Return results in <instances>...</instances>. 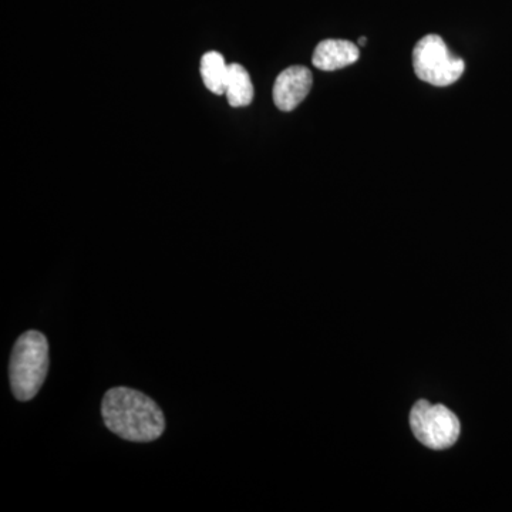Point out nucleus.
I'll list each match as a JSON object with an SVG mask.
<instances>
[{
  "instance_id": "nucleus-1",
  "label": "nucleus",
  "mask_w": 512,
  "mask_h": 512,
  "mask_svg": "<svg viewBox=\"0 0 512 512\" xmlns=\"http://www.w3.org/2000/svg\"><path fill=\"white\" fill-rule=\"evenodd\" d=\"M101 416L111 433L133 443H151L165 430L163 410L147 394L114 387L104 394Z\"/></svg>"
},
{
  "instance_id": "nucleus-2",
  "label": "nucleus",
  "mask_w": 512,
  "mask_h": 512,
  "mask_svg": "<svg viewBox=\"0 0 512 512\" xmlns=\"http://www.w3.org/2000/svg\"><path fill=\"white\" fill-rule=\"evenodd\" d=\"M49 342L43 333L29 330L15 346L9 363L10 387L19 402H29L39 393L49 373Z\"/></svg>"
},
{
  "instance_id": "nucleus-3",
  "label": "nucleus",
  "mask_w": 512,
  "mask_h": 512,
  "mask_svg": "<svg viewBox=\"0 0 512 512\" xmlns=\"http://www.w3.org/2000/svg\"><path fill=\"white\" fill-rule=\"evenodd\" d=\"M414 73L423 82L447 87L463 76L466 63L448 50L439 35H427L413 50Z\"/></svg>"
},
{
  "instance_id": "nucleus-4",
  "label": "nucleus",
  "mask_w": 512,
  "mask_h": 512,
  "mask_svg": "<svg viewBox=\"0 0 512 512\" xmlns=\"http://www.w3.org/2000/svg\"><path fill=\"white\" fill-rule=\"evenodd\" d=\"M410 427L416 439L431 450H446L456 444L461 433L460 420L443 404L419 400L410 412Z\"/></svg>"
},
{
  "instance_id": "nucleus-5",
  "label": "nucleus",
  "mask_w": 512,
  "mask_h": 512,
  "mask_svg": "<svg viewBox=\"0 0 512 512\" xmlns=\"http://www.w3.org/2000/svg\"><path fill=\"white\" fill-rule=\"evenodd\" d=\"M313 77L308 67L292 66L276 77L274 103L281 111L295 110L311 92Z\"/></svg>"
},
{
  "instance_id": "nucleus-6",
  "label": "nucleus",
  "mask_w": 512,
  "mask_h": 512,
  "mask_svg": "<svg viewBox=\"0 0 512 512\" xmlns=\"http://www.w3.org/2000/svg\"><path fill=\"white\" fill-rule=\"evenodd\" d=\"M359 57L360 50L355 43L349 40L328 39L316 46L312 62L313 66L323 72H335L356 63Z\"/></svg>"
},
{
  "instance_id": "nucleus-7",
  "label": "nucleus",
  "mask_w": 512,
  "mask_h": 512,
  "mask_svg": "<svg viewBox=\"0 0 512 512\" xmlns=\"http://www.w3.org/2000/svg\"><path fill=\"white\" fill-rule=\"evenodd\" d=\"M225 96L232 107L249 106L254 100V86L251 76L241 64H229L227 87Z\"/></svg>"
},
{
  "instance_id": "nucleus-8",
  "label": "nucleus",
  "mask_w": 512,
  "mask_h": 512,
  "mask_svg": "<svg viewBox=\"0 0 512 512\" xmlns=\"http://www.w3.org/2000/svg\"><path fill=\"white\" fill-rule=\"evenodd\" d=\"M229 66L218 52H208L201 59V76L210 92L222 96L227 87Z\"/></svg>"
},
{
  "instance_id": "nucleus-9",
  "label": "nucleus",
  "mask_w": 512,
  "mask_h": 512,
  "mask_svg": "<svg viewBox=\"0 0 512 512\" xmlns=\"http://www.w3.org/2000/svg\"><path fill=\"white\" fill-rule=\"evenodd\" d=\"M366 42H367V39H366V37H365V36L360 37V39H359V45H360V46H365V45H366Z\"/></svg>"
}]
</instances>
